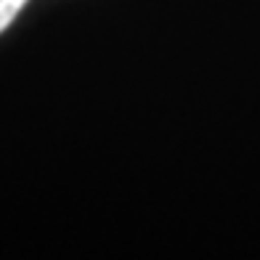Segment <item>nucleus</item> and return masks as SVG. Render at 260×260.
I'll return each instance as SVG.
<instances>
[{"label": "nucleus", "mask_w": 260, "mask_h": 260, "mask_svg": "<svg viewBox=\"0 0 260 260\" xmlns=\"http://www.w3.org/2000/svg\"><path fill=\"white\" fill-rule=\"evenodd\" d=\"M24 6H27V0H0V35L14 24Z\"/></svg>", "instance_id": "f257e3e1"}]
</instances>
